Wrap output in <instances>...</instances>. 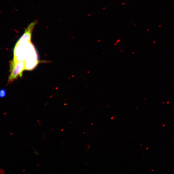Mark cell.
<instances>
[{"mask_svg": "<svg viewBox=\"0 0 174 174\" xmlns=\"http://www.w3.org/2000/svg\"><path fill=\"white\" fill-rule=\"evenodd\" d=\"M7 95V92L4 88L0 90V98H5Z\"/></svg>", "mask_w": 174, "mask_h": 174, "instance_id": "7a4b0ae2", "label": "cell"}, {"mask_svg": "<svg viewBox=\"0 0 174 174\" xmlns=\"http://www.w3.org/2000/svg\"><path fill=\"white\" fill-rule=\"evenodd\" d=\"M26 62L24 61H17L13 59L10 64L11 74L9 82H11L19 76H21L23 71L26 69Z\"/></svg>", "mask_w": 174, "mask_h": 174, "instance_id": "6da1fadb", "label": "cell"}]
</instances>
